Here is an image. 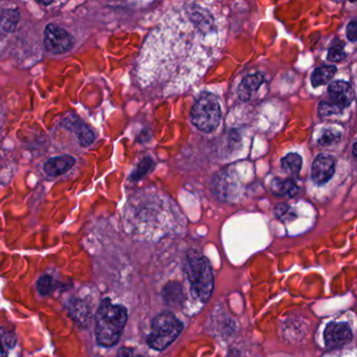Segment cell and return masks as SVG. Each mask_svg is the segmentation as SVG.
Instances as JSON below:
<instances>
[{
	"label": "cell",
	"mask_w": 357,
	"mask_h": 357,
	"mask_svg": "<svg viewBox=\"0 0 357 357\" xmlns=\"http://www.w3.org/2000/svg\"><path fill=\"white\" fill-rule=\"evenodd\" d=\"M347 57L346 52L344 51V47L340 45H336V47H332L331 49L328 52L327 59L331 62H340L342 61L344 58Z\"/></svg>",
	"instance_id": "cell-20"
},
{
	"label": "cell",
	"mask_w": 357,
	"mask_h": 357,
	"mask_svg": "<svg viewBox=\"0 0 357 357\" xmlns=\"http://www.w3.org/2000/svg\"><path fill=\"white\" fill-rule=\"evenodd\" d=\"M183 323L169 311L160 313L152 321L147 342L154 350H165L183 331Z\"/></svg>",
	"instance_id": "cell-4"
},
{
	"label": "cell",
	"mask_w": 357,
	"mask_h": 357,
	"mask_svg": "<svg viewBox=\"0 0 357 357\" xmlns=\"http://www.w3.org/2000/svg\"><path fill=\"white\" fill-rule=\"evenodd\" d=\"M116 357H142L141 355L135 353V351L131 348H126V347H123L119 350L118 354H116Z\"/></svg>",
	"instance_id": "cell-24"
},
{
	"label": "cell",
	"mask_w": 357,
	"mask_h": 357,
	"mask_svg": "<svg viewBox=\"0 0 357 357\" xmlns=\"http://www.w3.org/2000/svg\"><path fill=\"white\" fill-rule=\"evenodd\" d=\"M61 127L75 133L82 147H89L95 142V132L78 116L70 114L68 118L63 119Z\"/></svg>",
	"instance_id": "cell-8"
},
{
	"label": "cell",
	"mask_w": 357,
	"mask_h": 357,
	"mask_svg": "<svg viewBox=\"0 0 357 357\" xmlns=\"http://www.w3.org/2000/svg\"><path fill=\"white\" fill-rule=\"evenodd\" d=\"M328 93L332 103L342 109L349 107L354 100V91L350 83L346 81H334L328 87Z\"/></svg>",
	"instance_id": "cell-10"
},
{
	"label": "cell",
	"mask_w": 357,
	"mask_h": 357,
	"mask_svg": "<svg viewBox=\"0 0 357 357\" xmlns=\"http://www.w3.org/2000/svg\"><path fill=\"white\" fill-rule=\"evenodd\" d=\"M273 192L275 195H296V192L298 191V187L294 185L292 181H275L273 183Z\"/></svg>",
	"instance_id": "cell-16"
},
{
	"label": "cell",
	"mask_w": 357,
	"mask_h": 357,
	"mask_svg": "<svg viewBox=\"0 0 357 357\" xmlns=\"http://www.w3.org/2000/svg\"><path fill=\"white\" fill-rule=\"evenodd\" d=\"M75 165H76V158L66 154V155H59L50 158L43 166V170H45V174L49 175V176L58 177L68 173Z\"/></svg>",
	"instance_id": "cell-11"
},
{
	"label": "cell",
	"mask_w": 357,
	"mask_h": 357,
	"mask_svg": "<svg viewBox=\"0 0 357 357\" xmlns=\"http://www.w3.org/2000/svg\"><path fill=\"white\" fill-rule=\"evenodd\" d=\"M335 171V160L330 154L321 153L315 158L311 169V177L313 183L317 185L327 183Z\"/></svg>",
	"instance_id": "cell-7"
},
{
	"label": "cell",
	"mask_w": 357,
	"mask_h": 357,
	"mask_svg": "<svg viewBox=\"0 0 357 357\" xmlns=\"http://www.w3.org/2000/svg\"><path fill=\"white\" fill-rule=\"evenodd\" d=\"M0 357H8V350L0 342Z\"/></svg>",
	"instance_id": "cell-25"
},
{
	"label": "cell",
	"mask_w": 357,
	"mask_h": 357,
	"mask_svg": "<svg viewBox=\"0 0 357 357\" xmlns=\"http://www.w3.org/2000/svg\"><path fill=\"white\" fill-rule=\"evenodd\" d=\"M357 24L355 20H352L350 24L347 26V38L351 41V43H355L357 38Z\"/></svg>",
	"instance_id": "cell-23"
},
{
	"label": "cell",
	"mask_w": 357,
	"mask_h": 357,
	"mask_svg": "<svg viewBox=\"0 0 357 357\" xmlns=\"http://www.w3.org/2000/svg\"><path fill=\"white\" fill-rule=\"evenodd\" d=\"M150 164H151V160H150L149 158H146L145 160H143V162L139 164L137 170L131 175V178H132L133 181H137V179L141 178V177L143 176L148 170H149Z\"/></svg>",
	"instance_id": "cell-22"
},
{
	"label": "cell",
	"mask_w": 357,
	"mask_h": 357,
	"mask_svg": "<svg viewBox=\"0 0 357 357\" xmlns=\"http://www.w3.org/2000/svg\"><path fill=\"white\" fill-rule=\"evenodd\" d=\"M337 68L333 66H321L315 68L311 75V84L313 87L323 86L327 84L335 76Z\"/></svg>",
	"instance_id": "cell-14"
},
{
	"label": "cell",
	"mask_w": 357,
	"mask_h": 357,
	"mask_svg": "<svg viewBox=\"0 0 357 357\" xmlns=\"http://www.w3.org/2000/svg\"><path fill=\"white\" fill-rule=\"evenodd\" d=\"M353 156L356 158V143L353 144Z\"/></svg>",
	"instance_id": "cell-27"
},
{
	"label": "cell",
	"mask_w": 357,
	"mask_h": 357,
	"mask_svg": "<svg viewBox=\"0 0 357 357\" xmlns=\"http://www.w3.org/2000/svg\"><path fill=\"white\" fill-rule=\"evenodd\" d=\"M187 273L196 296L202 302H206L214 289V277L208 261L198 252H190L188 256Z\"/></svg>",
	"instance_id": "cell-3"
},
{
	"label": "cell",
	"mask_w": 357,
	"mask_h": 357,
	"mask_svg": "<svg viewBox=\"0 0 357 357\" xmlns=\"http://www.w3.org/2000/svg\"><path fill=\"white\" fill-rule=\"evenodd\" d=\"M340 137H342L340 133L335 132V131L331 130V129H325L321 132V137H319L317 142H319L321 146H331L333 144L337 143L340 139Z\"/></svg>",
	"instance_id": "cell-18"
},
{
	"label": "cell",
	"mask_w": 357,
	"mask_h": 357,
	"mask_svg": "<svg viewBox=\"0 0 357 357\" xmlns=\"http://www.w3.org/2000/svg\"><path fill=\"white\" fill-rule=\"evenodd\" d=\"M225 36V17L214 3H173L147 41L148 83L162 96L183 93L213 66Z\"/></svg>",
	"instance_id": "cell-1"
},
{
	"label": "cell",
	"mask_w": 357,
	"mask_h": 357,
	"mask_svg": "<svg viewBox=\"0 0 357 357\" xmlns=\"http://www.w3.org/2000/svg\"><path fill=\"white\" fill-rule=\"evenodd\" d=\"M127 310L121 305H114L110 301L101 303L96 315V336L98 344L112 347L118 344L126 326Z\"/></svg>",
	"instance_id": "cell-2"
},
{
	"label": "cell",
	"mask_w": 357,
	"mask_h": 357,
	"mask_svg": "<svg viewBox=\"0 0 357 357\" xmlns=\"http://www.w3.org/2000/svg\"><path fill=\"white\" fill-rule=\"evenodd\" d=\"M39 292L43 296H49L54 290V281L52 277L45 275L39 279L38 284H37Z\"/></svg>",
	"instance_id": "cell-19"
},
{
	"label": "cell",
	"mask_w": 357,
	"mask_h": 357,
	"mask_svg": "<svg viewBox=\"0 0 357 357\" xmlns=\"http://www.w3.org/2000/svg\"><path fill=\"white\" fill-rule=\"evenodd\" d=\"M38 3L39 5L43 6H50L52 5V3H53V1H47V3H45V1H38Z\"/></svg>",
	"instance_id": "cell-26"
},
{
	"label": "cell",
	"mask_w": 357,
	"mask_h": 357,
	"mask_svg": "<svg viewBox=\"0 0 357 357\" xmlns=\"http://www.w3.org/2000/svg\"><path fill=\"white\" fill-rule=\"evenodd\" d=\"M264 80V75L261 74V73L246 76L241 81L239 89H238V96H239L240 100L243 102H248L254 99Z\"/></svg>",
	"instance_id": "cell-12"
},
{
	"label": "cell",
	"mask_w": 357,
	"mask_h": 357,
	"mask_svg": "<svg viewBox=\"0 0 357 357\" xmlns=\"http://www.w3.org/2000/svg\"><path fill=\"white\" fill-rule=\"evenodd\" d=\"M43 45L49 53L63 55L72 51L75 39L66 29L55 24H49L45 29Z\"/></svg>",
	"instance_id": "cell-6"
},
{
	"label": "cell",
	"mask_w": 357,
	"mask_h": 357,
	"mask_svg": "<svg viewBox=\"0 0 357 357\" xmlns=\"http://www.w3.org/2000/svg\"><path fill=\"white\" fill-rule=\"evenodd\" d=\"M192 124L204 133L216 130L220 124L221 107L218 99L213 93H202L192 107Z\"/></svg>",
	"instance_id": "cell-5"
},
{
	"label": "cell",
	"mask_w": 357,
	"mask_h": 357,
	"mask_svg": "<svg viewBox=\"0 0 357 357\" xmlns=\"http://www.w3.org/2000/svg\"><path fill=\"white\" fill-rule=\"evenodd\" d=\"M326 346L336 348L352 340V331L346 323H330L324 332Z\"/></svg>",
	"instance_id": "cell-9"
},
{
	"label": "cell",
	"mask_w": 357,
	"mask_h": 357,
	"mask_svg": "<svg viewBox=\"0 0 357 357\" xmlns=\"http://www.w3.org/2000/svg\"><path fill=\"white\" fill-rule=\"evenodd\" d=\"M0 342L6 349H12L16 344V337L14 333L7 330H0Z\"/></svg>",
	"instance_id": "cell-21"
},
{
	"label": "cell",
	"mask_w": 357,
	"mask_h": 357,
	"mask_svg": "<svg viewBox=\"0 0 357 357\" xmlns=\"http://www.w3.org/2000/svg\"><path fill=\"white\" fill-rule=\"evenodd\" d=\"M282 169L285 171L287 174L296 176L301 172V169L303 166L302 156L298 155V153H289L282 158L281 160Z\"/></svg>",
	"instance_id": "cell-15"
},
{
	"label": "cell",
	"mask_w": 357,
	"mask_h": 357,
	"mask_svg": "<svg viewBox=\"0 0 357 357\" xmlns=\"http://www.w3.org/2000/svg\"><path fill=\"white\" fill-rule=\"evenodd\" d=\"M20 20V11L18 9H6L0 15V31L6 34H12L17 29Z\"/></svg>",
	"instance_id": "cell-13"
},
{
	"label": "cell",
	"mask_w": 357,
	"mask_h": 357,
	"mask_svg": "<svg viewBox=\"0 0 357 357\" xmlns=\"http://www.w3.org/2000/svg\"><path fill=\"white\" fill-rule=\"evenodd\" d=\"M344 112L342 108L338 107L332 102L323 101L319 105V114L321 118H327L330 116H335V114H342Z\"/></svg>",
	"instance_id": "cell-17"
}]
</instances>
